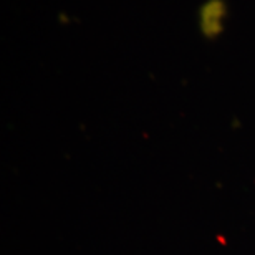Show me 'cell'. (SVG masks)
Returning a JSON list of instances; mask_svg holds the SVG:
<instances>
[{
	"label": "cell",
	"mask_w": 255,
	"mask_h": 255,
	"mask_svg": "<svg viewBox=\"0 0 255 255\" xmlns=\"http://www.w3.org/2000/svg\"><path fill=\"white\" fill-rule=\"evenodd\" d=\"M227 15V5L224 0H209L201 7V30L207 38H216L224 30V18Z\"/></svg>",
	"instance_id": "1"
}]
</instances>
